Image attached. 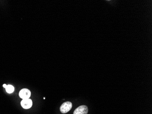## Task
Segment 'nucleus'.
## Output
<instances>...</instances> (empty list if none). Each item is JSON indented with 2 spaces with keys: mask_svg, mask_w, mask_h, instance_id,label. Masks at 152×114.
<instances>
[{
  "mask_svg": "<svg viewBox=\"0 0 152 114\" xmlns=\"http://www.w3.org/2000/svg\"><path fill=\"white\" fill-rule=\"evenodd\" d=\"M72 107V104L70 101H67L62 104L60 108V110L61 113L65 114L69 112V111L71 110Z\"/></svg>",
  "mask_w": 152,
  "mask_h": 114,
  "instance_id": "obj_1",
  "label": "nucleus"
},
{
  "mask_svg": "<svg viewBox=\"0 0 152 114\" xmlns=\"http://www.w3.org/2000/svg\"><path fill=\"white\" fill-rule=\"evenodd\" d=\"M31 95V91L28 88H23L21 90L19 93L20 97L23 99H29Z\"/></svg>",
  "mask_w": 152,
  "mask_h": 114,
  "instance_id": "obj_2",
  "label": "nucleus"
},
{
  "mask_svg": "<svg viewBox=\"0 0 152 114\" xmlns=\"http://www.w3.org/2000/svg\"><path fill=\"white\" fill-rule=\"evenodd\" d=\"M88 109L87 106L85 105L79 106L76 109L74 112V114H87Z\"/></svg>",
  "mask_w": 152,
  "mask_h": 114,
  "instance_id": "obj_3",
  "label": "nucleus"
},
{
  "mask_svg": "<svg viewBox=\"0 0 152 114\" xmlns=\"http://www.w3.org/2000/svg\"><path fill=\"white\" fill-rule=\"evenodd\" d=\"M21 106L25 109H30L32 106V101L30 99L22 100L21 102Z\"/></svg>",
  "mask_w": 152,
  "mask_h": 114,
  "instance_id": "obj_4",
  "label": "nucleus"
},
{
  "mask_svg": "<svg viewBox=\"0 0 152 114\" xmlns=\"http://www.w3.org/2000/svg\"><path fill=\"white\" fill-rule=\"evenodd\" d=\"M5 88L6 91L9 94L13 93L14 91V87L12 85H10V84L7 85V87L6 88Z\"/></svg>",
  "mask_w": 152,
  "mask_h": 114,
  "instance_id": "obj_5",
  "label": "nucleus"
},
{
  "mask_svg": "<svg viewBox=\"0 0 152 114\" xmlns=\"http://www.w3.org/2000/svg\"><path fill=\"white\" fill-rule=\"evenodd\" d=\"M7 85H6V84H4L3 85V87L4 88H5L7 87Z\"/></svg>",
  "mask_w": 152,
  "mask_h": 114,
  "instance_id": "obj_6",
  "label": "nucleus"
}]
</instances>
